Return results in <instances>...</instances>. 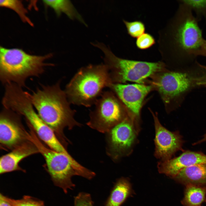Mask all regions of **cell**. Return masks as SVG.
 <instances>
[{
    "instance_id": "5",
    "label": "cell",
    "mask_w": 206,
    "mask_h": 206,
    "mask_svg": "<svg viewBox=\"0 0 206 206\" xmlns=\"http://www.w3.org/2000/svg\"><path fill=\"white\" fill-rule=\"evenodd\" d=\"M15 84L5 90L2 103L3 107L23 116L33 127L39 137L50 149L69 154L56 136L54 130L46 124L35 110L28 92Z\"/></svg>"
},
{
    "instance_id": "9",
    "label": "cell",
    "mask_w": 206,
    "mask_h": 206,
    "mask_svg": "<svg viewBox=\"0 0 206 206\" xmlns=\"http://www.w3.org/2000/svg\"><path fill=\"white\" fill-rule=\"evenodd\" d=\"M137 121L128 114L107 133L106 152L113 159L117 160L132 151L140 130Z\"/></svg>"
},
{
    "instance_id": "12",
    "label": "cell",
    "mask_w": 206,
    "mask_h": 206,
    "mask_svg": "<svg viewBox=\"0 0 206 206\" xmlns=\"http://www.w3.org/2000/svg\"><path fill=\"white\" fill-rule=\"evenodd\" d=\"M127 107L131 115L138 120L143 101L152 89L151 85L112 83L109 87Z\"/></svg>"
},
{
    "instance_id": "24",
    "label": "cell",
    "mask_w": 206,
    "mask_h": 206,
    "mask_svg": "<svg viewBox=\"0 0 206 206\" xmlns=\"http://www.w3.org/2000/svg\"><path fill=\"white\" fill-rule=\"evenodd\" d=\"M155 43L154 37L148 33H144L137 37L136 41L137 47L141 50L148 49Z\"/></svg>"
},
{
    "instance_id": "28",
    "label": "cell",
    "mask_w": 206,
    "mask_h": 206,
    "mask_svg": "<svg viewBox=\"0 0 206 206\" xmlns=\"http://www.w3.org/2000/svg\"><path fill=\"white\" fill-rule=\"evenodd\" d=\"M206 141V132L204 135L203 136V138L201 140L198 141H197L195 142L192 145H195L199 144H201L203 142H204Z\"/></svg>"
},
{
    "instance_id": "26",
    "label": "cell",
    "mask_w": 206,
    "mask_h": 206,
    "mask_svg": "<svg viewBox=\"0 0 206 206\" xmlns=\"http://www.w3.org/2000/svg\"><path fill=\"white\" fill-rule=\"evenodd\" d=\"M193 82L197 85L206 86V74L192 80Z\"/></svg>"
},
{
    "instance_id": "7",
    "label": "cell",
    "mask_w": 206,
    "mask_h": 206,
    "mask_svg": "<svg viewBox=\"0 0 206 206\" xmlns=\"http://www.w3.org/2000/svg\"><path fill=\"white\" fill-rule=\"evenodd\" d=\"M33 143L45 159L47 170L55 185L67 193L75 186L72 180L74 176H81L89 180L95 173L76 162L69 154L59 152L45 147L38 139Z\"/></svg>"
},
{
    "instance_id": "3",
    "label": "cell",
    "mask_w": 206,
    "mask_h": 206,
    "mask_svg": "<svg viewBox=\"0 0 206 206\" xmlns=\"http://www.w3.org/2000/svg\"><path fill=\"white\" fill-rule=\"evenodd\" d=\"M49 53L44 56L29 54L21 49L0 47V79L4 85L15 83L23 88L27 80L38 77L43 73L46 67L54 64L45 62L52 58Z\"/></svg>"
},
{
    "instance_id": "23",
    "label": "cell",
    "mask_w": 206,
    "mask_h": 206,
    "mask_svg": "<svg viewBox=\"0 0 206 206\" xmlns=\"http://www.w3.org/2000/svg\"><path fill=\"white\" fill-rule=\"evenodd\" d=\"M5 199L11 206H45L41 201L35 199L28 196H25L18 200H15L4 196Z\"/></svg>"
},
{
    "instance_id": "13",
    "label": "cell",
    "mask_w": 206,
    "mask_h": 206,
    "mask_svg": "<svg viewBox=\"0 0 206 206\" xmlns=\"http://www.w3.org/2000/svg\"><path fill=\"white\" fill-rule=\"evenodd\" d=\"M206 163V154L201 151L187 150L178 157L158 164L159 172L171 178H174L182 169L199 164Z\"/></svg>"
},
{
    "instance_id": "22",
    "label": "cell",
    "mask_w": 206,
    "mask_h": 206,
    "mask_svg": "<svg viewBox=\"0 0 206 206\" xmlns=\"http://www.w3.org/2000/svg\"><path fill=\"white\" fill-rule=\"evenodd\" d=\"M123 21L126 26L128 34L132 37L137 38L145 33V26L141 21H129L123 19Z\"/></svg>"
},
{
    "instance_id": "27",
    "label": "cell",
    "mask_w": 206,
    "mask_h": 206,
    "mask_svg": "<svg viewBox=\"0 0 206 206\" xmlns=\"http://www.w3.org/2000/svg\"><path fill=\"white\" fill-rule=\"evenodd\" d=\"M0 206H11L4 199V196L0 195Z\"/></svg>"
},
{
    "instance_id": "4",
    "label": "cell",
    "mask_w": 206,
    "mask_h": 206,
    "mask_svg": "<svg viewBox=\"0 0 206 206\" xmlns=\"http://www.w3.org/2000/svg\"><path fill=\"white\" fill-rule=\"evenodd\" d=\"M112 83L105 64H90L79 70L64 91L70 104L89 107Z\"/></svg>"
},
{
    "instance_id": "16",
    "label": "cell",
    "mask_w": 206,
    "mask_h": 206,
    "mask_svg": "<svg viewBox=\"0 0 206 206\" xmlns=\"http://www.w3.org/2000/svg\"><path fill=\"white\" fill-rule=\"evenodd\" d=\"M133 193L129 179L124 177L119 178L115 183L104 206H120Z\"/></svg>"
},
{
    "instance_id": "20",
    "label": "cell",
    "mask_w": 206,
    "mask_h": 206,
    "mask_svg": "<svg viewBox=\"0 0 206 206\" xmlns=\"http://www.w3.org/2000/svg\"><path fill=\"white\" fill-rule=\"evenodd\" d=\"M1 7H6L15 11L24 22L27 23L32 26L33 24L27 16V10L25 8L21 1L15 0L0 1Z\"/></svg>"
},
{
    "instance_id": "10",
    "label": "cell",
    "mask_w": 206,
    "mask_h": 206,
    "mask_svg": "<svg viewBox=\"0 0 206 206\" xmlns=\"http://www.w3.org/2000/svg\"><path fill=\"white\" fill-rule=\"evenodd\" d=\"M165 70L151 76V85L158 91L164 103L168 104L187 90L192 80L185 73Z\"/></svg>"
},
{
    "instance_id": "29",
    "label": "cell",
    "mask_w": 206,
    "mask_h": 206,
    "mask_svg": "<svg viewBox=\"0 0 206 206\" xmlns=\"http://www.w3.org/2000/svg\"><path fill=\"white\" fill-rule=\"evenodd\" d=\"M205 56H206V40L205 43Z\"/></svg>"
},
{
    "instance_id": "15",
    "label": "cell",
    "mask_w": 206,
    "mask_h": 206,
    "mask_svg": "<svg viewBox=\"0 0 206 206\" xmlns=\"http://www.w3.org/2000/svg\"><path fill=\"white\" fill-rule=\"evenodd\" d=\"M16 147L9 153L2 156L0 159V173L21 170L20 162L25 157L39 151L35 145L29 140Z\"/></svg>"
},
{
    "instance_id": "2",
    "label": "cell",
    "mask_w": 206,
    "mask_h": 206,
    "mask_svg": "<svg viewBox=\"0 0 206 206\" xmlns=\"http://www.w3.org/2000/svg\"><path fill=\"white\" fill-rule=\"evenodd\" d=\"M59 81L51 85H41L31 94L30 101L43 121L65 141L64 128L71 129L80 124L74 118L76 111L71 109L64 91Z\"/></svg>"
},
{
    "instance_id": "25",
    "label": "cell",
    "mask_w": 206,
    "mask_h": 206,
    "mask_svg": "<svg viewBox=\"0 0 206 206\" xmlns=\"http://www.w3.org/2000/svg\"><path fill=\"white\" fill-rule=\"evenodd\" d=\"M74 206H94L90 195L88 193H79L74 197Z\"/></svg>"
},
{
    "instance_id": "8",
    "label": "cell",
    "mask_w": 206,
    "mask_h": 206,
    "mask_svg": "<svg viewBox=\"0 0 206 206\" xmlns=\"http://www.w3.org/2000/svg\"><path fill=\"white\" fill-rule=\"evenodd\" d=\"M120 101L112 91L103 92L90 112L87 125L101 132H108L127 115Z\"/></svg>"
},
{
    "instance_id": "17",
    "label": "cell",
    "mask_w": 206,
    "mask_h": 206,
    "mask_svg": "<svg viewBox=\"0 0 206 206\" xmlns=\"http://www.w3.org/2000/svg\"><path fill=\"white\" fill-rule=\"evenodd\" d=\"M185 184L197 185L206 183V163L185 168L173 178Z\"/></svg>"
},
{
    "instance_id": "18",
    "label": "cell",
    "mask_w": 206,
    "mask_h": 206,
    "mask_svg": "<svg viewBox=\"0 0 206 206\" xmlns=\"http://www.w3.org/2000/svg\"><path fill=\"white\" fill-rule=\"evenodd\" d=\"M42 1L45 4L52 8L58 16L64 13L70 19L77 20L86 25L84 20L70 1L48 0Z\"/></svg>"
},
{
    "instance_id": "14",
    "label": "cell",
    "mask_w": 206,
    "mask_h": 206,
    "mask_svg": "<svg viewBox=\"0 0 206 206\" xmlns=\"http://www.w3.org/2000/svg\"><path fill=\"white\" fill-rule=\"evenodd\" d=\"M16 113L4 108L0 114V142L9 148H15L21 144L24 136L15 120Z\"/></svg>"
},
{
    "instance_id": "19",
    "label": "cell",
    "mask_w": 206,
    "mask_h": 206,
    "mask_svg": "<svg viewBox=\"0 0 206 206\" xmlns=\"http://www.w3.org/2000/svg\"><path fill=\"white\" fill-rule=\"evenodd\" d=\"M186 185L182 204L185 206H201L205 200L206 188L193 184Z\"/></svg>"
},
{
    "instance_id": "1",
    "label": "cell",
    "mask_w": 206,
    "mask_h": 206,
    "mask_svg": "<svg viewBox=\"0 0 206 206\" xmlns=\"http://www.w3.org/2000/svg\"><path fill=\"white\" fill-rule=\"evenodd\" d=\"M174 15L158 32L159 51L166 61L204 56L206 40L189 7L181 0Z\"/></svg>"
},
{
    "instance_id": "30",
    "label": "cell",
    "mask_w": 206,
    "mask_h": 206,
    "mask_svg": "<svg viewBox=\"0 0 206 206\" xmlns=\"http://www.w3.org/2000/svg\"></svg>"
},
{
    "instance_id": "21",
    "label": "cell",
    "mask_w": 206,
    "mask_h": 206,
    "mask_svg": "<svg viewBox=\"0 0 206 206\" xmlns=\"http://www.w3.org/2000/svg\"><path fill=\"white\" fill-rule=\"evenodd\" d=\"M191 9L195 14L196 19L199 22L203 18L206 23V0H181Z\"/></svg>"
},
{
    "instance_id": "6",
    "label": "cell",
    "mask_w": 206,
    "mask_h": 206,
    "mask_svg": "<svg viewBox=\"0 0 206 206\" xmlns=\"http://www.w3.org/2000/svg\"><path fill=\"white\" fill-rule=\"evenodd\" d=\"M104 55V64L109 70L112 83L127 81L144 84L145 80L154 74L165 70L163 62H150L123 59L116 56L110 48L99 42L92 43Z\"/></svg>"
},
{
    "instance_id": "11",
    "label": "cell",
    "mask_w": 206,
    "mask_h": 206,
    "mask_svg": "<svg viewBox=\"0 0 206 206\" xmlns=\"http://www.w3.org/2000/svg\"><path fill=\"white\" fill-rule=\"evenodd\" d=\"M151 112L155 131V156L161 161L169 160L177 151H184L182 147L184 141L179 131L171 132L167 129L161 124L157 115Z\"/></svg>"
}]
</instances>
